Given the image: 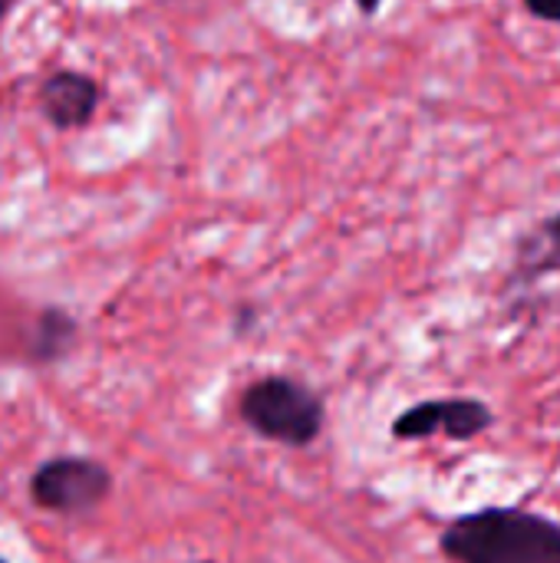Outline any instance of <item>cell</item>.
Listing matches in <instances>:
<instances>
[{
  "mask_svg": "<svg viewBox=\"0 0 560 563\" xmlns=\"http://www.w3.org/2000/svg\"><path fill=\"white\" fill-rule=\"evenodd\" d=\"M439 548L455 563H560V525L521 508H482L455 518Z\"/></svg>",
  "mask_w": 560,
  "mask_h": 563,
  "instance_id": "6da1fadb",
  "label": "cell"
},
{
  "mask_svg": "<svg viewBox=\"0 0 560 563\" xmlns=\"http://www.w3.org/2000/svg\"><path fill=\"white\" fill-rule=\"evenodd\" d=\"M238 419L264 442L307 449L323 435L327 406L317 389L294 376H261L241 393Z\"/></svg>",
  "mask_w": 560,
  "mask_h": 563,
  "instance_id": "7a4b0ae2",
  "label": "cell"
},
{
  "mask_svg": "<svg viewBox=\"0 0 560 563\" xmlns=\"http://www.w3.org/2000/svg\"><path fill=\"white\" fill-rule=\"evenodd\" d=\"M36 508L63 518L96 511L112 492V472L92 455H53L26 485Z\"/></svg>",
  "mask_w": 560,
  "mask_h": 563,
  "instance_id": "3957f363",
  "label": "cell"
},
{
  "mask_svg": "<svg viewBox=\"0 0 560 563\" xmlns=\"http://www.w3.org/2000/svg\"><path fill=\"white\" fill-rule=\"evenodd\" d=\"M495 422L492 409L479 399H429L409 406L393 422L396 442H419L442 432L452 442H472Z\"/></svg>",
  "mask_w": 560,
  "mask_h": 563,
  "instance_id": "277c9868",
  "label": "cell"
},
{
  "mask_svg": "<svg viewBox=\"0 0 560 563\" xmlns=\"http://www.w3.org/2000/svg\"><path fill=\"white\" fill-rule=\"evenodd\" d=\"M99 106V86L92 76L76 69L53 73L40 89V109L56 129H83Z\"/></svg>",
  "mask_w": 560,
  "mask_h": 563,
  "instance_id": "5b68a950",
  "label": "cell"
},
{
  "mask_svg": "<svg viewBox=\"0 0 560 563\" xmlns=\"http://www.w3.org/2000/svg\"><path fill=\"white\" fill-rule=\"evenodd\" d=\"M76 340H79L76 320H73L66 310L50 307V310H43V313L36 317V323H33V330H30L26 356H30V363H36V366H53V363H59L66 353H73Z\"/></svg>",
  "mask_w": 560,
  "mask_h": 563,
  "instance_id": "8992f818",
  "label": "cell"
},
{
  "mask_svg": "<svg viewBox=\"0 0 560 563\" xmlns=\"http://www.w3.org/2000/svg\"><path fill=\"white\" fill-rule=\"evenodd\" d=\"M525 3H528V10H531L535 16L560 23V0H525Z\"/></svg>",
  "mask_w": 560,
  "mask_h": 563,
  "instance_id": "52a82bcc",
  "label": "cell"
},
{
  "mask_svg": "<svg viewBox=\"0 0 560 563\" xmlns=\"http://www.w3.org/2000/svg\"><path fill=\"white\" fill-rule=\"evenodd\" d=\"M380 3H383V0H356V7H360L363 13H376V10H380Z\"/></svg>",
  "mask_w": 560,
  "mask_h": 563,
  "instance_id": "ba28073f",
  "label": "cell"
},
{
  "mask_svg": "<svg viewBox=\"0 0 560 563\" xmlns=\"http://www.w3.org/2000/svg\"><path fill=\"white\" fill-rule=\"evenodd\" d=\"M13 7H17V0H0V20H3Z\"/></svg>",
  "mask_w": 560,
  "mask_h": 563,
  "instance_id": "9c48e42d",
  "label": "cell"
},
{
  "mask_svg": "<svg viewBox=\"0 0 560 563\" xmlns=\"http://www.w3.org/2000/svg\"><path fill=\"white\" fill-rule=\"evenodd\" d=\"M0 563H10V561H7V558H0Z\"/></svg>",
  "mask_w": 560,
  "mask_h": 563,
  "instance_id": "30bf717a",
  "label": "cell"
}]
</instances>
